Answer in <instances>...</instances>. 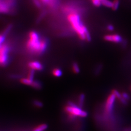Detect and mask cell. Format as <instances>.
I'll use <instances>...</instances> for the list:
<instances>
[{
    "instance_id": "6da1fadb",
    "label": "cell",
    "mask_w": 131,
    "mask_h": 131,
    "mask_svg": "<svg viewBox=\"0 0 131 131\" xmlns=\"http://www.w3.org/2000/svg\"><path fill=\"white\" fill-rule=\"evenodd\" d=\"M67 19L74 31L82 40L90 41L91 38L87 28L82 24L77 11L68 14Z\"/></svg>"
},
{
    "instance_id": "7a4b0ae2",
    "label": "cell",
    "mask_w": 131,
    "mask_h": 131,
    "mask_svg": "<svg viewBox=\"0 0 131 131\" xmlns=\"http://www.w3.org/2000/svg\"><path fill=\"white\" fill-rule=\"evenodd\" d=\"M26 48L29 52L34 54H41L44 52L47 47V40L39 38L38 33L31 31L29 33Z\"/></svg>"
},
{
    "instance_id": "3957f363",
    "label": "cell",
    "mask_w": 131,
    "mask_h": 131,
    "mask_svg": "<svg viewBox=\"0 0 131 131\" xmlns=\"http://www.w3.org/2000/svg\"><path fill=\"white\" fill-rule=\"evenodd\" d=\"M65 110L69 114V117L71 119H73L76 117H85L88 116V113L71 102L69 103L65 108Z\"/></svg>"
},
{
    "instance_id": "277c9868",
    "label": "cell",
    "mask_w": 131,
    "mask_h": 131,
    "mask_svg": "<svg viewBox=\"0 0 131 131\" xmlns=\"http://www.w3.org/2000/svg\"><path fill=\"white\" fill-rule=\"evenodd\" d=\"M9 50V48L7 44H4L1 45L0 62L1 65L5 66L6 65L8 61V54Z\"/></svg>"
},
{
    "instance_id": "5b68a950",
    "label": "cell",
    "mask_w": 131,
    "mask_h": 131,
    "mask_svg": "<svg viewBox=\"0 0 131 131\" xmlns=\"http://www.w3.org/2000/svg\"><path fill=\"white\" fill-rule=\"evenodd\" d=\"M116 97L114 94H111L107 99L105 103V111L107 114H111L113 112L114 104L115 102Z\"/></svg>"
},
{
    "instance_id": "8992f818",
    "label": "cell",
    "mask_w": 131,
    "mask_h": 131,
    "mask_svg": "<svg viewBox=\"0 0 131 131\" xmlns=\"http://www.w3.org/2000/svg\"><path fill=\"white\" fill-rule=\"evenodd\" d=\"M104 39L107 41L114 42L116 43H121L122 41V38L118 34L107 35L104 37Z\"/></svg>"
},
{
    "instance_id": "52a82bcc",
    "label": "cell",
    "mask_w": 131,
    "mask_h": 131,
    "mask_svg": "<svg viewBox=\"0 0 131 131\" xmlns=\"http://www.w3.org/2000/svg\"><path fill=\"white\" fill-rule=\"evenodd\" d=\"M10 8V4L8 0L1 1L0 4V11L1 13H7L9 12Z\"/></svg>"
},
{
    "instance_id": "ba28073f",
    "label": "cell",
    "mask_w": 131,
    "mask_h": 131,
    "mask_svg": "<svg viewBox=\"0 0 131 131\" xmlns=\"http://www.w3.org/2000/svg\"><path fill=\"white\" fill-rule=\"evenodd\" d=\"M28 67L30 69L34 70H41L43 69L42 64L38 61H31L28 64Z\"/></svg>"
},
{
    "instance_id": "9c48e42d",
    "label": "cell",
    "mask_w": 131,
    "mask_h": 131,
    "mask_svg": "<svg viewBox=\"0 0 131 131\" xmlns=\"http://www.w3.org/2000/svg\"><path fill=\"white\" fill-rule=\"evenodd\" d=\"M34 80L30 79L28 78H22L20 80V82L23 84H25L27 85H30L31 86L33 84Z\"/></svg>"
},
{
    "instance_id": "30bf717a",
    "label": "cell",
    "mask_w": 131,
    "mask_h": 131,
    "mask_svg": "<svg viewBox=\"0 0 131 131\" xmlns=\"http://www.w3.org/2000/svg\"><path fill=\"white\" fill-rule=\"evenodd\" d=\"M47 124H42L41 125H38V126L36 127L33 131H45V130L47 129Z\"/></svg>"
},
{
    "instance_id": "8fae6325",
    "label": "cell",
    "mask_w": 131,
    "mask_h": 131,
    "mask_svg": "<svg viewBox=\"0 0 131 131\" xmlns=\"http://www.w3.org/2000/svg\"><path fill=\"white\" fill-rule=\"evenodd\" d=\"M44 4H46L50 7H53L56 4V0H40Z\"/></svg>"
},
{
    "instance_id": "7c38bea8",
    "label": "cell",
    "mask_w": 131,
    "mask_h": 131,
    "mask_svg": "<svg viewBox=\"0 0 131 131\" xmlns=\"http://www.w3.org/2000/svg\"><path fill=\"white\" fill-rule=\"evenodd\" d=\"M101 2H102V5L106 7L112 8V7L113 2L109 0H103Z\"/></svg>"
},
{
    "instance_id": "4fadbf2b",
    "label": "cell",
    "mask_w": 131,
    "mask_h": 131,
    "mask_svg": "<svg viewBox=\"0 0 131 131\" xmlns=\"http://www.w3.org/2000/svg\"><path fill=\"white\" fill-rule=\"evenodd\" d=\"M52 74L56 77H60L62 74V72L60 69L56 68L52 70Z\"/></svg>"
},
{
    "instance_id": "5bb4252c",
    "label": "cell",
    "mask_w": 131,
    "mask_h": 131,
    "mask_svg": "<svg viewBox=\"0 0 131 131\" xmlns=\"http://www.w3.org/2000/svg\"><path fill=\"white\" fill-rule=\"evenodd\" d=\"M31 86H32L34 89H39L41 88V83L38 81H33V84H32Z\"/></svg>"
},
{
    "instance_id": "9a60e30c",
    "label": "cell",
    "mask_w": 131,
    "mask_h": 131,
    "mask_svg": "<svg viewBox=\"0 0 131 131\" xmlns=\"http://www.w3.org/2000/svg\"><path fill=\"white\" fill-rule=\"evenodd\" d=\"M84 99H85V96L84 94H80L79 98V107H82L83 106L84 103Z\"/></svg>"
},
{
    "instance_id": "2e32d148",
    "label": "cell",
    "mask_w": 131,
    "mask_h": 131,
    "mask_svg": "<svg viewBox=\"0 0 131 131\" xmlns=\"http://www.w3.org/2000/svg\"><path fill=\"white\" fill-rule=\"evenodd\" d=\"M72 69L75 73H78L80 72V68L79 66L77 63H73L72 66Z\"/></svg>"
},
{
    "instance_id": "e0dca14e",
    "label": "cell",
    "mask_w": 131,
    "mask_h": 131,
    "mask_svg": "<svg viewBox=\"0 0 131 131\" xmlns=\"http://www.w3.org/2000/svg\"><path fill=\"white\" fill-rule=\"evenodd\" d=\"M119 5V0H114L113 2L112 9L114 11H116L118 9Z\"/></svg>"
},
{
    "instance_id": "ac0fdd59",
    "label": "cell",
    "mask_w": 131,
    "mask_h": 131,
    "mask_svg": "<svg viewBox=\"0 0 131 131\" xmlns=\"http://www.w3.org/2000/svg\"><path fill=\"white\" fill-rule=\"evenodd\" d=\"M112 93L114 94L115 95V96L116 97V98L119 100L122 97V94L120 93L117 90L113 89L112 90Z\"/></svg>"
},
{
    "instance_id": "d6986e66",
    "label": "cell",
    "mask_w": 131,
    "mask_h": 131,
    "mask_svg": "<svg viewBox=\"0 0 131 131\" xmlns=\"http://www.w3.org/2000/svg\"><path fill=\"white\" fill-rule=\"evenodd\" d=\"M92 4L95 6L99 7L102 5V2L100 0H91Z\"/></svg>"
},
{
    "instance_id": "ffe728a7",
    "label": "cell",
    "mask_w": 131,
    "mask_h": 131,
    "mask_svg": "<svg viewBox=\"0 0 131 131\" xmlns=\"http://www.w3.org/2000/svg\"><path fill=\"white\" fill-rule=\"evenodd\" d=\"M34 104L37 107H41L43 106V103L39 101L36 100L34 102Z\"/></svg>"
},
{
    "instance_id": "44dd1931",
    "label": "cell",
    "mask_w": 131,
    "mask_h": 131,
    "mask_svg": "<svg viewBox=\"0 0 131 131\" xmlns=\"http://www.w3.org/2000/svg\"><path fill=\"white\" fill-rule=\"evenodd\" d=\"M35 70H30V71L29 72L28 74V78L30 79L34 80V73H35Z\"/></svg>"
},
{
    "instance_id": "7402d4cb",
    "label": "cell",
    "mask_w": 131,
    "mask_h": 131,
    "mask_svg": "<svg viewBox=\"0 0 131 131\" xmlns=\"http://www.w3.org/2000/svg\"><path fill=\"white\" fill-rule=\"evenodd\" d=\"M122 97L124 99H125L127 101H129L130 99V97L129 95L128 94L125 93V92H123L122 94Z\"/></svg>"
},
{
    "instance_id": "603a6c76",
    "label": "cell",
    "mask_w": 131,
    "mask_h": 131,
    "mask_svg": "<svg viewBox=\"0 0 131 131\" xmlns=\"http://www.w3.org/2000/svg\"><path fill=\"white\" fill-rule=\"evenodd\" d=\"M119 100L120 101V102L123 104H124V105H127L128 104V101L126 100L125 99L123 98L122 97Z\"/></svg>"
},
{
    "instance_id": "cb8c5ba5",
    "label": "cell",
    "mask_w": 131,
    "mask_h": 131,
    "mask_svg": "<svg viewBox=\"0 0 131 131\" xmlns=\"http://www.w3.org/2000/svg\"><path fill=\"white\" fill-rule=\"evenodd\" d=\"M107 29L108 30H109L110 31H112L114 30V27L112 25L109 24V25H108L107 26Z\"/></svg>"
},
{
    "instance_id": "d4e9b609",
    "label": "cell",
    "mask_w": 131,
    "mask_h": 131,
    "mask_svg": "<svg viewBox=\"0 0 131 131\" xmlns=\"http://www.w3.org/2000/svg\"><path fill=\"white\" fill-rule=\"evenodd\" d=\"M5 36L4 35H1L0 37V42H1V45L3 44V42L5 41Z\"/></svg>"
}]
</instances>
